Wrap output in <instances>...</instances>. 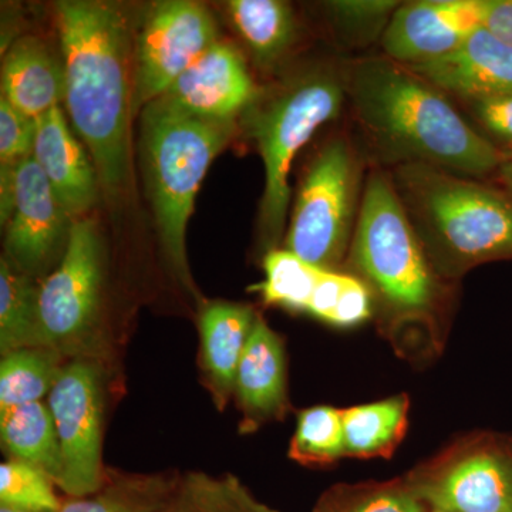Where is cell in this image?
<instances>
[{
    "instance_id": "cell-12",
    "label": "cell",
    "mask_w": 512,
    "mask_h": 512,
    "mask_svg": "<svg viewBox=\"0 0 512 512\" xmlns=\"http://www.w3.org/2000/svg\"><path fill=\"white\" fill-rule=\"evenodd\" d=\"M483 0H421L399 6L384 28L390 59L407 66L446 56L480 28Z\"/></svg>"
},
{
    "instance_id": "cell-1",
    "label": "cell",
    "mask_w": 512,
    "mask_h": 512,
    "mask_svg": "<svg viewBox=\"0 0 512 512\" xmlns=\"http://www.w3.org/2000/svg\"><path fill=\"white\" fill-rule=\"evenodd\" d=\"M64 66V106L89 148L101 190L119 200L130 184L134 76L127 16L99 0L55 5Z\"/></svg>"
},
{
    "instance_id": "cell-38",
    "label": "cell",
    "mask_w": 512,
    "mask_h": 512,
    "mask_svg": "<svg viewBox=\"0 0 512 512\" xmlns=\"http://www.w3.org/2000/svg\"><path fill=\"white\" fill-rule=\"evenodd\" d=\"M430 512H440V511H430Z\"/></svg>"
},
{
    "instance_id": "cell-8",
    "label": "cell",
    "mask_w": 512,
    "mask_h": 512,
    "mask_svg": "<svg viewBox=\"0 0 512 512\" xmlns=\"http://www.w3.org/2000/svg\"><path fill=\"white\" fill-rule=\"evenodd\" d=\"M103 261L99 224L89 215L76 218L59 265L39 286L43 346L66 359H97Z\"/></svg>"
},
{
    "instance_id": "cell-17",
    "label": "cell",
    "mask_w": 512,
    "mask_h": 512,
    "mask_svg": "<svg viewBox=\"0 0 512 512\" xmlns=\"http://www.w3.org/2000/svg\"><path fill=\"white\" fill-rule=\"evenodd\" d=\"M234 394L244 414L245 429L281 419L288 409L284 345L258 316L239 362Z\"/></svg>"
},
{
    "instance_id": "cell-33",
    "label": "cell",
    "mask_w": 512,
    "mask_h": 512,
    "mask_svg": "<svg viewBox=\"0 0 512 512\" xmlns=\"http://www.w3.org/2000/svg\"><path fill=\"white\" fill-rule=\"evenodd\" d=\"M333 15L346 26V28L369 30L382 26L384 20L392 18L399 8L397 2H332L329 3Z\"/></svg>"
},
{
    "instance_id": "cell-7",
    "label": "cell",
    "mask_w": 512,
    "mask_h": 512,
    "mask_svg": "<svg viewBox=\"0 0 512 512\" xmlns=\"http://www.w3.org/2000/svg\"><path fill=\"white\" fill-rule=\"evenodd\" d=\"M360 168L342 138L330 141L303 178L286 251L316 268L336 271L352 244L359 204Z\"/></svg>"
},
{
    "instance_id": "cell-16",
    "label": "cell",
    "mask_w": 512,
    "mask_h": 512,
    "mask_svg": "<svg viewBox=\"0 0 512 512\" xmlns=\"http://www.w3.org/2000/svg\"><path fill=\"white\" fill-rule=\"evenodd\" d=\"M33 158L74 220L92 210L101 188L99 177L92 157L73 136L62 107L37 120Z\"/></svg>"
},
{
    "instance_id": "cell-21",
    "label": "cell",
    "mask_w": 512,
    "mask_h": 512,
    "mask_svg": "<svg viewBox=\"0 0 512 512\" xmlns=\"http://www.w3.org/2000/svg\"><path fill=\"white\" fill-rule=\"evenodd\" d=\"M181 474H136L107 468L96 493L67 498L57 512H161Z\"/></svg>"
},
{
    "instance_id": "cell-22",
    "label": "cell",
    "mask_w": 512,
    "mask_h": 512,
    "mask_svg": "<svg viewBox=\"0 0 512 512\" xmlns=\"http://www.w3.org/2000/svg\"><path fill=\"white\" fill-rule=\"evenodd\" d=\"M228 18L255 62L264 67L282 59L296 39L292 8L281 0H231Z\"/></svg>"
},
{
    "instance_id": "cell-31",
    "label": "cell",
    "mask_w": 512,
    "mask_h": 512,
    "mask_svg": "<svg viewBox=\"0 0 512 512\" xmlns=\"http://www.w3.org/2000/svg\"><path fill=\"white\" fill-rule=\"evenodd\" d=\"M313 512H430L412 487L380 485L336 490L319 501Z\"/></svg>"
},
{
    "instance_id": "cell-29",
    "label": "cell",
    "mask_w": 512,
    "mask_h": 512,
    "mask_svg": "<svg viewBox=\"0 0 512 512\" xmlns=\"http://www.w3.org/2000/svg\"><path fill=\"white\" fill-rule=\"evenodd\" d=\"M306 313L330 325L350 328L369 318L372 298L355 276L323 269Z\"/></svg>"
},
{
    "instance_id": "cell-36",
    "label": "cell",
    "mask_w": 512,
    "mask_h": 512,
    "mask_svg": "<svg viewBox=\"0 0 512 512\" xmlns=\"http://www.w3.org/2000/svg\"><path fill=\"white\" fill-rule=\"evenodd\" d=\"M498 170H500L501 183L504 184L508 194L512 197V156L504 158Z\"/></svg>"
},
{
    "instance_id": "cell-20",
    "label": "cell",
    "mask_w": 512,
    "mask_h": 512,
    "mask_svg": "<svg viewBox=\"0 0 512 512\" xmlns=\"http://www.w3.org/2000/svg\"><path fill=\"white\" fill-rule=\"evenodd\" d=\"M0 440L9 460L32 464L59 487L63 457L55 419L43 402L0 409Z\"/></svg>"
},
{
    "instance_id": "cell-10",
    "label": "cell",
    "mask_w": 512,
    "mask_h": 512,
    "mask_svg": "<svg viewBox=\"0 0 512 512\" xmlns=\"http://www.w3.org/2000/svg\"><path fill=\"white\" fill-rule=\"evenodd\" d=\"M218 42V25L207 6L192 0L154 3L136 36L133 113L163 96Z\"/></svg>"
},
{
    "instance_id": "cell-5",
    "label": "cell",
    "mask_w": 512,
    "mask_h": 512,
    "mask_svg": "<svg viewBox=\"0 0 512 512\" xmlns=\"http://www.w3.org/2000/svg\"><path fill=\"white\" fill-rule=\"evenodd\" d=\"M345 87L332 74L301 77L268 99H256L244 114L245 131L254 138L265 168L259 227L269 247L284 231L293 160L318 128L339 116Z\"/></svg>"
},
{
    "instance_id": "cell-27",
    "label": "cell",
    "mask_w": 512,
    "mask_h": 512,
    "mask_svg": "<svg viewBox=\"0 0 512 512\" xmlns=\"http://www.w3.org/2000/svg\"><path fill=\"white\" fill-rule=\"evenodd\" d=\"M265 279L256 286L268 305L308 311L323 269L303 261L286 249H271L264 259Z\"/></svg>"
},
{
    "instance_id": "cell-32",
    "label": "cell",
    "mask_w": 512,
    "mask_h": 512,
    "mask_svg": "<svg viewBox=\"0 0 512 512\" xmlns=\"http://www.w3.org/2000/svg\"><path fill=\"white\" fill-rule=\"evenodd\" d=\"M37 136V120L15 109L0 97V168H19L33 156Z\"/></svg>"
},
{
    "instance_id": "cell-23",
    "label": "cell",
    "mask_w": 512,
    "mask_h": 512,
    "mask_svg": "<svg viewBox=\"0 0 512 512\" xmlns=\"http://www.w3.org/2000/svg\"><path fill=\"white\" fill-rule=\"evenodd\" d=\"M407 413L406 396L343 410L345 456H390L406 434Z\"/></svg>"
},
{
    "instance_id": "cell-18",
    "label": "cell",
    "mask_w": 512,
    "mask_h": 512,
    "mask_svg": "<svg viewBox=\"0 0 512 512\" xmlns=\"http://www.w3.org/2000/svg\"><path fill=\"white\" fill-rule=\"evenodd\" d=\"M2 97L33 120L64 103V66L37 36L15 40L2 63Z\"/></svg>"
},
{
    "instance_id": "cell-3",
    "label": "cell",
    "mask_w": 512,
    "mask_h": 512,
    "mask_svg": "<svg viewBox=\"0 0 512 512\" xmlns=\"http://www.w3.org/2000/svg\"><path fill=\"white\" fill-rule=\"evenodd\" d=\"M237 121L194 116L163 99L141 110L140 156L158 238L175 278L192 295L187 227L212 161L228 146Z\"/></svg>"
},
{
    "instance_id": "cell-4",
    "label": "cell",
    "mask_w": 512,
    "mask_h": 512,
    "mask_svg": "<svg viewBox=\"0 0 512 512\" xmlns=\"http://www.w3.org/2000/svg\"><path fill=\"white\" fill-rule=\"evenodd\" d=\"M423 247L453 269L512 255V197L426 164L393 178Z\"/></svg>"
},
{
    "instance_id": "cell-28",
    "label": "cell",
    "mask_w": 512,
    "mask_h": 512,
    "mask_svg": "<svg viewBox=\"0 0 512 512\" xmlns=\"http://www.w3.org/2000/svg\"><path fill=\"white\" fill-rule=\"evenodd\" d=\"M345 456L343 410L316 406L299 413L289 457L305 466H325Z\"/></svg>"
},
{
    "instance_id": "cell-14",
    "label": "cell",
    "mask_w": 512,
    "mask_h": 512,
    "mask_svg": "<svg viewBox=\"0 0 512 512\" xmlns=\"http://www.w3.org/2000/svg\"><path fill=\"white\" fill-rule=\"evenodd\" d=\"M409 69L437 89L470 103L512 94V46L483 25L448 55Z\"/></svg>"
},
{
    "instance_id": "cell-2",
    "label": "cell",
    "mask_w": 512,
    "mask_h": 512,
    "mask_svg": "<svg viewBox=\"0 0 512 512\" xmlns=\"http://www.w3.org/2000/svg\"><path fill=\"white\" fill-rule=\"evenodd\" d=\"M349 93L367 133L394 160L460 175H485L504 158L433 84L412 70L372 59L350 74Z\"/></svg>"
},
{
    "instance_id": "cell-35",
    "label": "cell",
    "mask_w": 512,
    "mask_h": 512,
    "mask_svg": "<svg viewBox=\"0 0 512 512\" xmlns=\"http://www.w3.org/2000/svg\"><path fill=\"white\" fill-rule=\"evenodd\" d=\"M481 23L498 39L512 46V0H483Z\"/></svg>"
},
{
    "instance_id": "cell-13",
    "label": "cell",
    "mask_w": 512,
    "mask_h": 512,
    "mask_svg": "<svg viewBox=\"0 0 512 512\" xmlns=\"http://www.w3.org/2000/svg\"><path fill=\"white\" fill-rule=\"evenodd\" d=\"M161 97L194 116L237 121L258 99V89L241 53L220 40Z\"/></svg>"
},
{
    "instance_id": "cell-6",
    "label": "cell",
    "mask_w": 512,
    "mask_h": 512,
    "mask_svg": "<svg viewBox=\"0 0 512 512\" xmlns=\"http://www.w3.org/2000/svg\"><path fill=\"white\" fill-rule=\"evenodd\" d=\"M350 248L357 271L394 308L430 305L434 281L423 244L393 180L380 171L367 178Z\"/></svg>"
},
{
    "instance_id": "cell-9",
    "label": "cell",
    "mask_w": 512,
    "mask_h": 512,
    "mask_svg": "<svg viewBox=\"0 0 512 512\" xmlns=\"http://www.w3.org/2000/svg\"><path fill=\"white\" fill-rule=\"evenodd\" d=\"M47 406L55 419L63 457L59 488L69 498L96 493L107 468L101 460L104 416V372L94 357L64 363Z\"/></svg>"
},
{
    "instance_id": "cell-25",
    "label": "cell",
    "mask_w": 512,
    "mask_h": 512,
    "mask_svg": "<svg viewBox=\"0 0 512 512\" xmlns=\"http://www.w3.org/2000/svg\"><path fill=\"white\" fill-rule=\"evenodd\" d=\"M161 512H279L261 503L232 474L211 476L202 471L181 474Z\"/></svg>"
},
{
    "instance_id": "cell-24",
    "label": "cell",
    "mask_w": 512,
    "mask_h": 512,
    "mask_svg": "<svg viewBox=\"0 0 512 512\" xmlns=\"http://www.w3.org/2000/svg\"><path fill=\"white\" fill-rule=\"evenodd\" d=\"M45 348L40 335L39 288L32 276L0 259V352Z\"/></svg>"
},
{
    "instance_id": "cell-26",
    "label": "cell",
    "mask_w": 512,
    "mask_h": 512,
    "mask_svg": "<svg viewBox=\"0 0 512 512\" xmlns=\"http://www.w3.org/2000/svg\"><path fill=\"white\" fill-rule=\"evenodd\" d=\"M66 362V357L49 348L19 349L2 356L0 409L42 402Z\"/></svg>"
},
{
    "instance_id": "cell-11",
    "label": "cell",
    "mask_w": 512,
    "mask_h": 512,
    "mask_svg": "<svg viewBox=\"0 0 512 512\" xmlns=\"http://www.w3.org/2000/svg\"><path fill=\"white\" fill-rule=\"evenodd\" d=\"M74 218L50 187L35 158L19 165L15 210L6 225V259L33 279L62 259Z\"/></svg>"
},
{
    "instance_id": "cell-15",
    "label": "cell",
    "mask_w": 512,
    "mask_h": 512,
    "mask_svg": "<svg viewBox=\"0 0 512 512\" xmlns=\"http://www.w3.org/2000/svg\"><path fill=\"white\" fill-rule=\"evenodd\" d=\"M412 488L430 511L512 512V461L481 451Z\"/></svg>"
},
{
    "instance_id": "cell-37",
    "label": "cell",
    "mask_w": 512,
    "mask_h": 512,
    "mask_svg": "<svg viewBox=\"0 0 512 512\" xmlns=\"http://www.w3.org/2000/svg\"><path fill=\"white\" fill-rule=\"evenodd\" d=\"M0 512H53V511L23 510V508H15V507H8V505H0Z\"/></svg>"
},
{
    "instance_id": "cell-34",
    "label": "cell",
    "mask_w": 512,
    "mask_h": 512,
    "mask_svg": "<svg viewBox=\"0 0 512 512\" xmlns=\"http://www.w3.org/2000/svg\"><path fill=\"white\" fill-rule=\"evenodd\" d=\"M481 126L498 140L512 146V94L471 103Z\"/></svg>"
},
{
    "instance_id": "cell-30",
    "label": "cell",
    "mask_w": 512,
    "mask_h": 512,
    "mask_svg": "<svg viewBox=\"0 0 512 512\" xmlns=\"http://www.w3.org/2000/svg\"><path fill=\"white\" fill-rule=\"evenodd\" d=\"M56 484L40 468L18 460L0 466V505L32 511H59Z\"/></svg>"
},
{
    "instance_id": "cell-19",
    "label": "cell",
    "mask_w": 512,
    "mask_h": 512,
    "mask_svg": "<svg viewBox=\"0 0 512 512\" xmlns=\"http://www.w3.org/2000/svg\"><path fill=\"white\" fill-rule=\"evenodd\" d=\"M255 320L254 311L239 303L211 302L202 309L198 322L201 367L212 399L220 409L234 394L235 376Z\"/></svg>"
}]
</instances>
